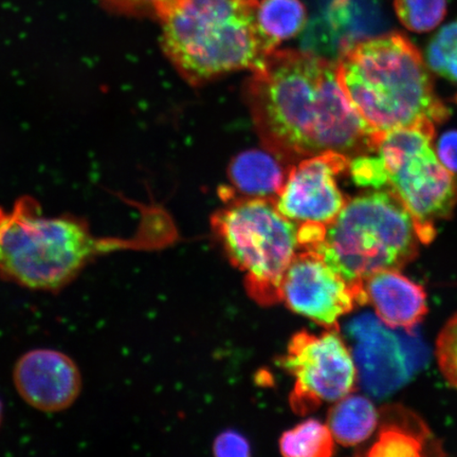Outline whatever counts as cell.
<instances>
[{"instance_id": "1", "label": "cell", "mask_w": 457, "mask_h": 457, "mask_svg": "<svg viewBox=\"0 0 457 457\" xmlns=\"http://www.w3.org/2000/svg\"><path fill=\"white\" fill-rule=\"evenodd\" d=\"M254 127L286 163L324 152H374V135L343 91L337 64L308 51L274 50L245 85Z\"/></svg>"}, {"instance_id": "2", "label": "cell", "mask_w": 457, "mask_h": 457, "mask_svg": "<svg viewBox=\"0 0 457 457\" xmlns=\"http://www.w3.org/2000/svg\"><path fill=\"white\" fill-rule=\"evenodd\" d=\"M339 83L375 137L399 129H432L449 117L424 60L400 33L343 43Z\"/></svg>"}, {"instance_id": "3", "label": "cell", "mask_w": 457, "mask_h": 457, "mask_svg": "<svg viewBox=\"0 0 457 457\" xmlns=\"http://www.w3.org/2000/svg\"><path fill=\"white\" fill-rule=\"evenodd\" d=\"M260 0H170L158 17L162 47L186 81L199 86L260 66L276 50L257 24Z\"/></svg>"}, {"instance_id": "4", "label": "cell", "mask_w": 457, "mask_h": 457, "mask_svg": "<svg viewBox=\"0 0 457 457\" xmlns=\"http://www.w3.org/2000/svg\"><path fill=\"white\" fill-rule=\"evenodd\" d=\"M118 245L95 237L78 217L46 216L31 197L17 200L10 210L0 208V277L25 288L60 291Z\"/></svg>"}, {"instance_id": "5", "label": "cell", "mask_w": 457, "mask_h": 457, "mask_svg": "<svg viewBox=\"0 0 457 457\" xmlns=\"http://www.w3.org/2000/svg\"><path fill=\"white\" fill-rule=\"evenodd\" d=\"M420 244L412 216L396 194L377 191L347 200L311 251L357 291L359 305H364V279L403 270L419 256Z\"/></svg>"}, {"instance_id": "6", "label": "cell", "mask_w": 457, "mask_h": 457, "mask_svg": "<svg viewBox=\"0 0 457 457\" xmlns=\"http://www.w3.org/2000/svg\"><path fill=\"white\" fill-rule=\"evenodd\" d=\"M213 232L228 260L245 273V288L261 305L282 301L286 270L299 253L298 225L278 212L273 199L220 197Z\"/></svg>"}, {"instance_id": "7", "label": "cell", "mask_w": 457, "mask_h": 457, "mask_svg": "<svg viewBox=\"0 0 457 457\" xmlns=\"http://www.w3.org/2000/svg\"><path fill=\"white\" fill-rule=\"evenodd\" d=\"M436 129H399L377 136L375 152L385 163L388 186L412 216L422 244L436 237V224L457 205V179L433 150Z\"/></svg>"}, {"instance_id": "8", "label": "cell", "mask_w": 457, "mask_h": 457, "mask_svg": "<svg viewBox=\"0 0 457 457\" xmlns=\"http://www.w3.org/2000/svg\"><path fill=\"white\" fill-rule=\"evenodd\" d=\"M278 364L295 378L290 405L295 413L313 412L355 390L357 370L339 331L317 336L300 331L291 338Z\"/></svg>"}, {"instance_id": "9", "label": "cell", "mask_w": 457, "mask_h": 457, "mask_svg": "<svg viewBox=\"0 0 457 457\" xmlns=\"http://www.w3.org/2000/svg\"><path fill=\"white\" fill-rule=\"evenodd\" d=\"M350 162L345 154L329 151L291 165L282 190L274 199L278 212L296 225H329L347 203L337 177Z\"/></svg>"}, {"instance_id": "10", "label": "cell", "mask_w": 457, "mask_h": 457, "mask_svg": "<svg viewBox=\"0 0 457 457\" xmlns=\"http://www.w3.org/2000/svg\"><path fill=\"white\" fill-rule=\"evenodd\" d=\"M281 294L291 312L328 330L339 331V319L359 305L357 291L313 251L295 254L285 272Z\"/></svg>"}, {"instance_id": "11", "label": "cell", "mask_w": 457, "mask_h": 457, "mask_svg": "<svg viewBox=\"0 0 457 457\" xmlns=\"http://www.w3.org/2000/svg\"><path fill=\"white\" fill-rule=\"evenodd\" d=\"M13 382L29 405L46 413L70 409L83 387L81 370L73 359L48 348L32 350L17 360Z\"/></svg>"}, {"instance_id": "12", "label": "cell", "mask_w": 457, "mask_h": 457, "mask_svg": "<svg viewBox=\"0 0 457 457\" xmlns=\"http://www.w3.org/2000/svg\"><path fill=\"white\" fill-rule=\"evenodd\" d=\"M362 293L364 305L373 306L377 317L388 328L412 333L427 316L424 287L411 281L400 270L371 274L362 282Z\"/></svg>"}, {"instance_id": "13", "label": "cell", "mask_w": 457, "mask_h": 457, "mask_svg": "<svg viewBox=\"0 0 457 457\" xmlns=\"http://www.w3.org/2000/svg\"><path fill=\"white\" fill-rule=\"evenodd\" d=\"M268 151L253 148L238 154L228 169L232 187H220V196L276 199L291 167Z\"/></svg>"}, {"instance_id": "14", "label": "cell", "mask_w": 457, "mask_h": 457, "mask_svg": "<svg viewBox=\"0 0 457 457\" xmlns=\"http://www.w3.org/2000/svg\"><path fill=\"white\" fill-rule=\"evenodd\" d=\"M378 420V411L370 400L350 394L329 409L328 426L337 443L356 445L374 433Z\"/></svg>"}, {"instance_id": "15", "label": "cell", "mask_w": 457, "mask_h": 457, "mask_svg": "<svg viewBox=\"0 0 457 457\" xmlns=\"http://www.w3.org/2000/svg\"><path fill=\"white\" fill-rule=\"evenodd\" d=\"M307 10L302 0H262L257 7V24L274 49L304 29Z\"/></svg>"}, {"instance_id": "16", "label": "cell", "mask_w": 457, "mask_h": 457, "mask_svg": "<svg viewBox=\"0 0 457 457\" xmlns=\"http://www.w3.org/2000/svg\"><path fill=\"white\" fill-rule=\"evenodd\" d=\"M279 449L289 457H329L335 453V438L328 425L312 419L285 432Z\"/></svg>"}, {"instance_id": "17", "label": "cell", "mask_w": 457, "mask_h": 457, "mask_svg": "<svg viewBox=\"0 0 457 457\" xmlns=\"http://www.w3.org/2000/svg\"><path fill=\"white\" fill-rule=\"evenodd\" d=\"M430 431L426 426L402 427L397 422H386L381 427L378 439L369 451V456H421L426 438Z\"/></svg>"}, {"instance_id": "18", "label": "cell", "mask_w": 457, "mask_h": 457, "mask_svg": "<svg viewBox=\"0 0 457 457\" xmlns=\"http://www.w3.org/2000/svg\"><path fill=\"white\" fill-rule=\"evenodd\" d=\"M398 20L410 31L424 33L441 25L447 0H394Z\"/></svg>"}, {"instance_id": "19", "label": "cell", "mask_w": 457, "mask_h": 457, "mask_svg": "<svg viewBox=\"0 0 457 457\" xmlns=\"http://www.w3.org/2000/svg\"><path fill=\"white\" fill-rule=\"evenodd\" d=\"M427 57L434 71L457 83V21L442 28L432 38Z\"/></svg>"}, {"instance_id": "20", "label": "cell", "mask_w": 457, "mask_h": 457, "mask_svg": "<svg viewBox=\"0 0 457 457\" xmlns=\"http://www.w3.org/2000/svg\"><path fill=\"white\" fill-rule=\"evenodd\" d=\"M436 355L445 379L457 390V312L439 331Z\"/></svg>"}, {"instance_id": "21", "label": "cell", "mask_w": 457, "mask_h": 457, "mask_svg": "<svg viewBox=\"0 0 457 457\" xmlns=\"http://www.w3.org/2000/svg\"><path fill=\"white\" fill-rule=\"evenodd\" d=\"M351 176L358 187L378 188L388 186L384 162L378 156H359L350 162Z\"/></svg>"}, {"instance_id": "22", "label": "cell", "mask_w": 457, "mask_h": 457, "mask_svg": "<svg viewBox=\"0 0 457 457\" xmlns=\"http://www.w3.org/2000/svg\"><path fill=\"white\" fill-rule=\"evenodd\" d=\"M102 7L112 14L129 17H151L158 20L170 0H99Z\"/></svg>"}, {"instance_id": "23", "label": "cell", "mask_w": 457, "mask_h": 457, "mask_svg": "<svg viewBox=\"0 0 457 457\" xmlns=\"http://www.w3.org/2000/svg\"><path fill=\"white\" fill-rule=\"evenodd\" d=\"M216 456H249L251 445L242 434L236 431H226L216 437L213 444Z\"/></svg>"}, {"instance_id": "24", "label": "cell", "mask_w": 457, "mask_h": 457, "mask_svg": "<svg viewBox=\"0 0 457 457\" xmlns=\"http://www.w3.org/2000/svg\"><path fill=\"white\" fill-rule=\"evenodd\" d=\"M437 157L450 171L457 173V130H450L438 141Z\"/></svg>"}, {"instance_id": "25", "label": "cell", "mask_w": 457, "mask_h": 457, "mask_svg": "<svg viewBox=\"0 0 457 457\" xmlns=\"http://www.w3.org/2000/svg\"><path fill=\"white\" fill-rule=\"evenodd\" d=\"M3 416H4V407H3L2 400H0V426H2Z\"/></svg>"}]
</instances>
